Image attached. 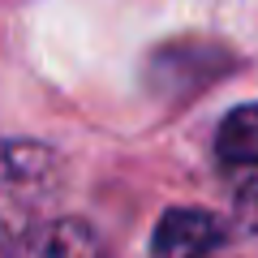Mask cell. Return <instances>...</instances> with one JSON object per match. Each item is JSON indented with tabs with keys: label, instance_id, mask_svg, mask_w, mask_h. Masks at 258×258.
I'll list each match as a JSON object with an SVG mask.
<instances>
[{
	"label": "cell",
	"instance_id": "1",
	"mask_svg": "<svg viewBox=\"0 0 258 258\" xmlns=\"http://www.w3.org/2000/svg\"><path fill=\"white\" fill-rule=\"evenodd\" d=\"M64 164L52 147L26 138H0V254H13L26 237L60 215Z\"/></svg>",
	"mask_w": 258,
	"mask_h": 258
},
{
	"label": "cell",
	"instance_id": "4",
	"mask_svg": "<svg viewBox=\"0 0 258 258\" xmlns=\"http://www.w3.org/2000/svg\"><path fill=\"white\" fill-rule=\"evenodd\" d=\"M215 155L228 168H258V103H241L220 120Z\"/></svg>",
	"mask_w": 258,
	"mask_h": 258
},
{
	"label": "cell",
	"instance_id": "5",
	"mask_svg": "<svg viewBox=\"0 0 258 258\" xmlns=\"http://www.w3.org/2000/svg\"><path fill=\"white\" fill-rule=\"evenodd\" d=\"M237 224L245 232H258V181H245L237 189Z\"/></svg>",
	"mask_w": 258,
	"mask_h": 258
},
{
	"label": "cell",
	"instance_id": "2",
	"mask_svg": "<svg viewBox=\"0 0 258 258\" xmlns=\"http://www.w3.org/2000/svg\"><path fill=\"white\" fill-rule=\"evenodd\" d=\"M220 241H224L220 215L203 211V207H172L155 224L151 258H207Z\"/></svg>",
	"mask_w": 258,
	"mask_h": 258
},
{
	"label": "cell",
	"instance_id": "3",
	"mask_svg": "<svg viewBox=\"0 0 258 258\" xmlns=\"http://www.w3.org/2000/svg\"><path fill=\"white\" fill-rule=\"evenodd\" d=\"M5 258H112L108 241L78 215H56Z\"/></svg>",
	"mask_w": 258,
	"mask_h": 258
}]
</instances>
